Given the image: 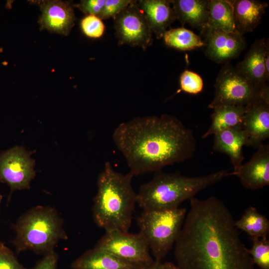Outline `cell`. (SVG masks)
<instances>
[{
  "label": "cell",
  "mask_w": 269,
  "mask_h": 269,
  "mask_svg": "<svg viewBox=\"0 0 269 269\" xmlns=\"http://www.w3.org/2000/svg\"><path fill=\"white\" fill-rule=\"evenodd\" d=\"M39 5L42 13L39 23L42 29L65 35L69 33L75 19L69 2L45 0L41 1Z\"/></svg>",
  "instance_id": "4fadbf2b"
},
{
  "label": "cell",
  "mask_w": 269,
  "mask_h": 269,
  "mask_svg": "<svg viewBox=\"0 0 269 269\" xmlns=\"http://www.w3.org/2000/svg\"><path fill=\"white\" fill-rule=\"evenodd\" d=\"M81 27L83 33L88 37L98 38L101 37L105 31V25L97 16L87 15L81 21Z\"/></svg>",
  "instance_id": "4316f807"
},
{
  "label": "cell",
  "mask_w": 269,
  "mask_h": 269,
  "mask_svg": "<svg viewBox=\"0 0 269 269\" xmlns=\"http://www.w3.org/2000/svg\"><path fill=\"white\" fill-rule=\"evenodd\" d=\"M249 161L242 164L231 175H236L243 186L256 190L269 184V145L263 144Z\"/></svg>",
  "instance_id": "7c38bea8"
},
{
  "label": "cell",
  "mask_w": 269,
  "mask_h": 269,
  "mask_svg": "<svg viewBox=\"0 0 269 269\" xmlns=\"http://www.w3.org/2000/svg\"><path fill=\"white\" fill-rule=\"evenodd\" d=\"M2 195L0 194V205H1V203L2 201Z\"/></svg>",
  "instance_id": "e575fe53"
},
{
  "label": "cell",
  "mask_w": 269,
  "mask_h": 269,
  "mask_svg": "<svg viewBox=\"0 0 269 269\" xmlns=\"http://www.w3.org/2000/svg\"><path fill=\"white\" fill-rule=\"evenodd\" d=\"M34 162L22 147L15 146L0 154V182L11 191L28 189L35 176Z\"/></svg>",
  "instance_id": "30bf717a"
},
{
  "label": "cell",
  "mask_w": 269,
  "mask_h": 269,
  "mask_svg": "<svg viewBox=\"0 0 269 269\" xmlns=\"http://www.w3.org/2000/svg\"><path fill=\"white\" fill-rule=\"evenodd\" d=\"M213 109L211 126L203 134L202 138L226 129L243 128L247 107L224 105Z\"/></svg>",
  "instance_id": "44dd1931"
},
{
  "label": "cell",
  "mask_w": 269,
  "mask_h": 269,
  "mask_svg": "<svg viewBox=\"0 0 269 269\" xmlns=\"http://www.w3.org/2000/svg\"><path fill=\"white\" fill-rule=\"evenodd\" d=\"M210 109L224 105L248 107L262 100L269 101L268 84L260 87L247 79L230 62L220 70L215 84Z\"/></svg>",
  "instance_id": "52a82bcc"
},
{
  "label": "cell",
  "mask_w": 269,
  "mask_h": 269,
  "mask_svg": "<svg viewBox=\"0 0 269 269\" xmlns=\"http://www.w3.org/2000/svg\"><path fill=\"white\" fill-rule=\"evenodd\" d=\"M269 39L256 40L246 53L243 61L236 68L247 79L257 86L262 87L267 84L264 57Z\"/></svg>",
  "instance_id": "2e32d148"
},
{
  "label": "cell",
  "mask_w": 269,
  "mask_h": 269,
  "mask_svg": "<svg viewBox=\"0 0 269 269\" xmlns=\"http://www.w3.org/2000/svg\"><path fill=\"white\" fill-rule=\"evenodd\" d=\"M235 226L245 232L251 238H267L269 232V221L259 213L255 207L248 208L242 217L235 221Z\"/></svg>",
  "instance_id": "603a6c76"
},
{
  "label": "cell",
  "mask_w": 269,
  "mask_h": 269,
  "mask_svg": "<svg viewBox=\"0 0 269 269\" xmlns=\"http://www.w3.org/2000/svg\"><path fill=\"white\" fill-rule=\"evenodd\" d=\"M243 129L248 139L246 146L258 148L269 137V101L262 100L247 107Z\"/></svg>",
  "instance_id": "5bb4252c"
},
{
  "label": "cell",
  "mask_w": 269,
  "mask_h": 269,
  "mask_svg": "<svg viewBox=\"0 0 269 269\" xmlns=\"http://www.w3.org/2000/svg\"><path fill=\"white\" fill-rule=\"evenodd\" d=\"M133 0H106L104 7L98 17L101 19L115 17L123 10L129 5Z\"/></svg>",
  "instance_id": "83f0119b"
},
{
  "label": "cell",
  "mask_w": 269,
  "mask_h": 269,
  "mask_svg": "<svg viewBox=\"0 0 269 269\" xmlns=\"http://www.w3.org/2000/svg\"><path fill=\"white\" fill-rule=\"evenodd\" d=\"M58 256L54 251L45 255L31 269H58Z\"/></svg>",
  "instance_id": "4dcf8cb0"
},
{
  "label": "cell",
  "mask_w": 269,
  "mask_h": 269,
  "mask_svg": "<svg viewBox=\"0 0 269 269\" xmlns=\"http://www.w3.org/2000/svg\"><path fill=\"white\" fill-rule=\"evenodd\" d=\"M106 0H83L78 4V7L83 12L87 15L98 16L101 13Z\"/></svg>",
  "instance_id": "f546056e"
},
{
  "label": "cell",
  "mask_w": 269,
  "mask_h": 269,
  "mask_svg": "<svg viewBox=\"0 0 269 269\" xmlns=\"http://www.w3.org/2000/svg\"><path fill=\"white\" fill-rule=\"evenodd\" d=\"M163 37L166 45L179 50H191L205 46L199 35L184 27L166 30Z\"/></svg>",
  "instance_id": "cb8c5ba5"
},
{
  "label": "cell",
  "mask_w": 269,
  "mask_h": 269,
  "mask_svg": "<svg viewBox=\"0 0 269 269\" xmlns=\"http://www.w3.org/2000/svg\"><path fill=\"white\" fill-rule=\"evenodd\" d=\"M252 248L248 249L254 265L261 269H269V241L267 238H251Z\"/></svg>",
  "instance_id": "d4e9b609"
},
{
  "label": "cell",
  "mask_w": 269,
  "mask_h": 269,
  "mask_svg": "<svg viewBox=\"0 0 269 269\" xmlns=\"http://www.w3.org/2000/svg\"><path fill=\"white\" fill-rule=\"evenodd\" d=\"M12 241L17 253L30 250L45 255L60 240L68 239L57 211L47 206H36L21 215L13 226Z\"/></svg>",
  "instance_id": "5b68a950"
},
{
  "label": "cell",
  "mask_w": 269,
  "mask_h": 269,
  "mask_svg": "<svg viewBox=\"0 0 269 269\" xmlns=\"http://www.w3.org/2000/svg\"><path fill=\"white\" fill-rule=\"evenodd\" d=\"M157 38L163 37L166 29L176 18L170 0H143L137 3Z\"/></svg>",
  "instance_id": "ac0fdd59"
},
{
  "label": "cell",
  "mask_w": 269,
  "mask_h": 269,
  "mask_svg": "<svg viewBox=\"0 0 269 269\" xmlns=\"http://www.w3.org/2000/svg\"><path fill=\"white\" fill-rule=\"evenodd\" d=\"M147 266V265H146ZM146 266L122 260L95 247L88 250L75 260L72 269H143Z\"/></svg>",
  "instance_id": "9a60e30c"
},
{
  "label": "cell",
  "mask_w": 269,
  "mask_h": 269,
  "mask_svg": "<svg viewBox=\"0 0 269 269\" xmlns=\"http://www.w3.org/2000/svg\"><path fill=\"white\" fill-rule=\"evenodd\" d=\"M162 269H180L171 262H165L162 264Z\"/></svg>",
  "instance_id": "836d02e7"
},
{
  "label": "cell",
  "mask_w": 269,
  "mask_h": 269,
  "mask_svg": "<svg viewBox=\"0 0 269 269\" xmlns=\"http://www.w3.org/2000/svg\"><path fill=\"white\" fill-rule=\"evenodd\" d=\"M201 34L205 37L206 55L217 63L229 62L237 57L246 46L243 35L237 31L207 29Z\"/></svg>",
  "instance_id": "8fae6325"
},
{
  "label": "cell",
  "mask_w": 269,
  "mask_h": 269,
  "mask_svg": "<svg viewBox=\"0 0 269 269\" xmlns=\"http://www.w3.org/2000/svg\"><path fill=\"white\" fill-rule=\"evenodd\" d=\"M0 269H27L17 259L13 253L0 242Z\"/></svg>",
  "instance_id": "f1b7e54d"
},
{
  "label": "cell",
  "mask_w": 269,
  "mask_h": 269,
  "mask_svg": "<svg viewBox=\"0 0 269 269\" xmlns=\"http://www.w3.org/2000/svg\"><path fill=\"white\" fill-rule=\"evenodd\" d=\"M248 137L243 128L226 129L214 134V150L228 155L235 171L244 157L242 148L247 143Z\"/></svg>",
  "instance_id": "e0dca14e"
},
{
  "label": "cell",
  "mask_w": 269,
  "mask_h": 269,
  "mask_svg": "<svg viewBox=\"0 0 269 269\" xmlns=\"http://www.w3.org/2000/svg\"><path fill=\"white\" fill-rule=\"evenodd\" d=\"M207 29L235 32L233 0H208Z\"/></svg>",
  "instance_id": "7402d4cb"
},
{
  "label": "cell",
  "mask_w": 269,
  "mask_h": 269,
  "mask_svg": "<svg viewBox=\"0 0 269 269\" xmlns=\"http://www.w3.org/2000/svg\"><path fill=\"white\" fill-rule=\"evenodd\" d=\"M266 76L268 81L269 79V43L268 44L264 57Z\"/></svg>",
  "instance_id": "1f68e13d"
},
{
  "label": "cell",
  "mask_w": 269,
  "mask_h": 269,
  "mask_svg": "<svg viewBox=\"0 0 269 269\" xmlns=\"http://www.w3.org/2000/svg\"><path fill=\"white\" fill-rule=\"evenodd\" d=\"M235 221L215 197L190 199L174 256L180 269H255Z\"/></svg>",
  "instance_id": "6da1fadb"
},
{
  "label": "cell",
  "mask_w": 269,
  "mask_h": 269,
  "mask_svg": "<svg viewBox=\"0 0 269 269\" xmlns=\"http://www.w3.org/2000/svg\"><path fill=\"white\" fill-rule=\"evenodd\" d=\"M233 3L236 30L242 35L256 28L268 7L267 3L256 0H234Z\"/></svg>",
  "instance_id": "ffe728a7"
},
{
  "label": "cell",
  "mask_w": 269,
  "mask_h": 269,
  "mask_svg": "<svg viewBox=\"0 0 269 269\" xmlns=\"http://www.w3.org/2000/svg\"><path fill=\"white\" fill-rule=\"evenodd\" d=\"M176 18L182 25L188 24L200 31L207 28L208 21V0H170Z\"/></svg>",
  "instance_id": "d6986e66"
},
{
  "label": "cell",
  "mask_w": 269,
  "mask_h": 269,
  "mask_svg": "<svg viewBox=\"0 0 269 269\" xmlns=\"http://www.w3.org/2000/svg\"><path fill=\"white\" fill-rule=\"evenodd\" d=\"M231 175L227 170L197 177L158 171L150 181L140 186L136 203L144 211L177 208L183 201Z\"/></svg>",
  "instance_id": "277c9868"
},
{
  "label": "cell",
  "mask_w": 269,
  "mask_h": 269,
  "mask_svg": "<svg viewBox=\"0 0 269 269\" xmlns=\"http://www.w3.org/2000/svg\"><path fill=\"white\" fill-rule=\"evenodd\" d=\"M113 139L134 176L187 160L196 147L192 131L168 114L123 122L115 129Z\"/></svg>",
  "instance_id": "7a4b0ae2"
},
{
  "label": "cell",
  "mask_w": 269,
  "mask_h": 269,
  "mask_svg": "<svg viewBox=\"0 0 269 269\" xmlns=\"http://www.w3.org/2000/svg\"><path fill=\"white\" fill-rule=\"evenodd\" d=\"M180 86L183 91L195 95L202 91L204 84L202 78L199 74L186 70L180 77Z\"/></svg>",
  "instance_id": "484cf974"
},
{
  "label": "cell",
  "mask_w": 269,
  "mask_h": 269,
  "mask_svg": "<svg viewBox=\"0 0 269 269\" xmlns=\"http://www.w3.org/2000/svg\"><path fill=\"white\" fill-rule=\"evenodd\" d=\"M162 263L161 261H154L145 267L143 269H162Z\"/></svg>",
  "instance_id": "d6a6232c"
},
{
  "label": "cell",
  "mask_w": 269,
  "mask_h": 269,
  "mask_svg": "<svg viewBox=\"0 0 269 269\" xmlns=\"http://www.w3.org/2000/svg\"><path fill=\"white\" fill-rule=\"evenodd\" d=\"M94 247L134 264L146 266L154 261L146 241L139 233L107 231Z\"/></svg>",
  "instance_id": "ba28073f"
},
{
  "label": "cell",
  "mask_w": 269,
  "mask_h": 269,
  "mask_svg": "<svg viewBox=\"0 0 269 269\" xmlns=\"http://www.w3.org/2000/svg\"><path fill=\"white\" fill-rule=\"evenodd\" d=\"M135 1H133L115 17V28L122 44L140 46L145 49L152 41V32Z\"/></svg>",
  "instance_id": "9c48e42d"
},
{
  "label": "cell",
  "mask_w": 269,
  "mask_h": 269,
  "mask_svg": "<svg viewBox=\"0 0 269 269\" xmlns=\"http://www.w3.org/2000/svg\"><path fill=\"white\" fill-rule=\"evenodd\" d=\"M133 177L130 172H117L109 161L99 174L92 212L96 224L105 231L128 232L137 198L132 186Z\"/></svg>",
  "instance_id": "3957f363"
},
{
  "label": "cell",
  "mask_w": 269,
  "mask_h": 269,
  "mask_svg": "<svg viewBox=\"0 0 269 269\" xmlns=\"http://www.w3.org/2000/svg\"><path fill=\"white\" fill-rule=\"evenodd\" d=\"M187 213L185 208L144 211L138 217L139 233L146 241L154 260L161 261L175 243Z\"/></svg>",
  "instance_id": "8992f818"
}]
</instances>
